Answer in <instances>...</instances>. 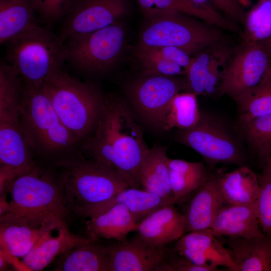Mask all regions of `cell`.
Returning a JSON list of instances; mask_svg holds the SVG:
<instances>
[{
    "mask_svg": "<svg viewBox=\"0 0 271 271\" xmlns=\"http://www.w3.org/2000/svg\"><path fill=\"white\" fill-rule=\"evenodd\" d=\"M271 58V37L265 41L259 43Z\"/></svg>",
    "mask_w": 271,
    "mask_h": 271,
    "instance_id": "cell-39",
    "label": "cell"
},
{
    "mask_svg": "<svg viewBox=\"0 0 271 271\" xmlns=\"http://www.w3.org/2000/svg\"><path fill=\"white\" fill-rule=\"evenodd\" d=\"M219 174H209L194 192L184 213L186 231L209 229L220 209L225 205L218 183Z\"/></svg>",
    "mask_w": 271,
    "mask_h": 271,
    "instance_id": "cell-18",
    "label": "cell"
},
{
    "mask_svg": "<svg viewBox=\"0 0 271 271\" xmlns=\"http://www.w3.org/2000/svg\"><path fill=\"white\" fill-rule=\"evenodd\" d=\"M260 190L256 201L259 224L262 232L271 236V179L258 175Z\"/></svg>",
    "mask_w": 271,
    "mask_h": 271,
    "instance_id": "cell-37",
    "label": "cell"
},
{
    "mask_svg": "<svg viewBox=\"0 0 271 271\" xmlns=\"http://www.w3.org/2000/svg\"><path fill=\"white\" fill-rule=\"evenodd\" d=\"M220 117L201 112L197 124L188 129L180 130L177 140L195 151L211 165H246L243 141L236 129L234 131Z\"/></svg>",
    "mask_w": 271,
    "mask_h": 271,
    "instance_id": "cell-9",
    "label": "cell"
},
{
    "mask_svg": "<svg viewBox=\"0 0 271 271\" xmlns=\"http://www.w3.org/2000/svg\"><path fill=\"white\" fill-rule=\"evenodd\" d=\"M128 0H79L65 17L59 37L91 32L108 26L130 12Z\"/></svg>",
    "mask_w": 271,
    "mask_h": 271,
    "instance_id": "cell-12",
    "label": "cell"
},
{
    "mask_svg": "<svg viewBox=\"0 0 271 271\" xmlns=\"http://www.w3.org/2000/svg\"><path fill=\"white\" fill-rule=\"evenodd\" d=\"M81 150L85 158L117 170L130 187L142 188L140 171L150 148L141 127L121 97L105 95L95 128L81 144Z\"/></svg>",
    "mask_w": 271,
    "mask_h": 271,
    "instance_id": "cell-1",
    "label": "cell"
},
{
    "mask_svg": "<svg viewBox=\"0 0 271 271\" xmlns=\"http://www.w3.org/2000/svg\"><path fill=\"white\" fill-rule=\"evenodd\" d=\"M79 0H32L41 19L51 25L65 18Z\"/></svg>",
    "mask_w": 271,
    "mask_h": 271,
    "instance_id": "cell-35",
    "label": "cell"
},
{
    "mask_svg": "<svg viewBox=\"0 0 271 271\" xmlns=\"http://www.w3.org/2000/svg\"><path fill=\"white\" fill-rule=\"evenodd\" d=\"M271 64V58L259 43L242 44L223 69L216 96L232 99L254 86Z\"/></svg>",
    "mask_w": 271,
    "mask_h": 271,
    "instance_id": "cell-11",
    "label": "cell"
},
{
    "mask_svg": "<svg viewBox=\"0 0 271 271\" xmlns=\"http://www.w3.org/2000/svg\"><path fill=\"white\" fill-rule=\"evenodd\" d=\"M71 233L64 220L45 234L23 258L24 269L39 271L46 267L60 254L73 247L90 240Z\"/></svg>",
    "mask_w": 271,
    "mask_h": 271,
    "instance_id": "cell-19",
    "label": "cell"
},
{
    "mask_svg": "<svg viewBox=\"0 0 271 271\" xmlns=\"http://www.w3.org/2000/svg\"><path fill=\"white\" fill-rule=\"evenodd\" d=\"M138 224L127 207L117 203L86 222L88 237L96 241L102 239L121 241L127 239Z\"/></svg>",
    "mask_w": 271,
    "mask_h": 271,
    "instance_id": "cell-21",
    "label": "cell"
},
{
    "mask_svg": "<svg viewBox=\"0 0 271 271\" xmlns=\"http://www.w3.org/2000/svg\"><path fill=\"white\" fill-rule=\"evenodd\" d=\"M146 19L139 47H175L192 55L224 41L222 29L180 12H168Z\"/></svg>",
    "mask_w": 271,
    "mask_h": 271,
    "instance_id": "cell-7",
    "label": "cell"
},
{
    "mask_svg": "<svg viewBox=\"0 0 271 271\" xmlns=\"http://www.w3.org/2000/svg\"><path fill=\"white\" fill-rule=\"evenodd\" d=\"M21 123L36 161L61 168L85 158L80 142L63 124L42 85L23 81Z\"/></svg>",
    "mask_w": 271,
    "mask_h": 271,
    "instance_id": "cell-2",
    "label": "cell"
},
{
    "mask_svg": "<svg viewBox=\"0 0 271 271\" xmlns=\"http://www.w3.org/2000/svg\"><path fill=\"white\" fill-rule=\"evenodd\" d=\"M261 175L271 179V156L263 163V169Z\"/></svg>",
    "mask_w": 271,
    "mask_h": 271,
    "instance_id": "cell-38",
    "label": "cell"
},
{
    "mask_svg": "<svg viewBox=\"0 0 271 271\" xmlns=\"http://www.w3.org/2000/svg\"><path fill=\"white\" fill-rule=\"evenodd\" d=\"M270 1H271V0H270Z\"/></svg>",
    "mask_w": 271,
    "mask_h": 271,
    "instance_id": "cell-40",
    "label": "cell"
},
{
    "mask_svg": "<svg viewBox=\"0 0 271 271\" xmlns=\"http://www.w3.org/2000/svg\"><path fill=\"white\" fill-rule=\"evenodd\" d=\"M175 205L165 206L146 218L138 224L134 238L152 247H166L179 239L186 233L185 218Z\"/></svg>",
    "mask_w": 271,
    "mask_h": 271,
    "instance_id": "cell-17",
    "label": "cell"
},
{
    "mask_svg": "<svg viewBox=\"0 0 271 271\" xmlns=\"http://www.w3.org/2000/svg\"><path fill=\"white\" fill-rule=\"evenodd\" d=\"M6 58L24 82L41 85L62 69L66 61L64 41L36 25L7 42Z\"/></svg>",
    "mask_w": 271,
    "mask_h": 271,
    "instance_id": "cell-6",
    "label": "cell"
},
{
    "mask_svg": "<svg viewBox=\"0 0 271 271\" xmlns=\"http://www.w3.org/2000/svg\"><path fill=\"white\" fill-rule=\"evenodd\" d=\"M242 44L261 43L271 37V1L258 0L246 12L242 25Z\"/></svg>",
    "mask_w": 271,
    "mask_h": 271,
    "instance_id": "cell-33",
    "label": "cell"
},
{
    "mask_svg": "<svg viewBox=\"0 0 271 271\" xmlns=\"http://www.w3.org/2000/svg\"><path fill=\"white\" fill-rule=\"evenodd\" d=\"M235 271H271V236L227 239Z\"/></svg>",
    "mask_w": 271,
    "mask_h": 271,
    "instance_id": "cell-22",
    "label": "cell"
},
{
    "mask_svg": "<svg viewBox=\"0 0 271 271\" xmlns=\"http://www.w3.org/2000/svg\"><path fill=\"white\" fill-rule=\"evenodd\" d=\"M146 18L171 11L180 12L233 32L236 25L219 12L199 7L189 0H136Z\"/></svg>",
    "mask_w": 271,
    "mask_h": 271,
    "instance_id": "cell-25",
    "label": "cell"
},
{
    "mask_svg": "<svg viewBox=\"0 0 271 271\" xmlns=\"http://www.w3.org/2000/svg\"><path fill=\"white\" fill-rule=\"evenodd\" d=\"M232 99L238 110L237 120L252 119L271 113V64L257 84Z\"/></svg>",
    "mask_w": 271,
    "mask_h": 271,
    "instance_id": "cell-30",
    "label": "cell"
},
{
    "mask_svg": "<svg viewBox=\"0 0 271 271\" xmlns=\"http://www.w3.org/2000/svg\"><path fill=\"white\" fill-rule=\"evenodd\" d=\"M179 203L175 199H168L144 189L129 187L117 194L111 200L96 209L90 218L101 213L116 204H124L139 224L156 210Z\"/></svg>",
    "mask_w": 271,
    "mask_h": 271,
    "instance_id": "cell-26",
    "label": "cell"
},
{
    "mask_svg": "<svg viewBox=\"0 0 271 271\" xmlns=\"http://www.w3.org/2000/svg\"><path fill=\"white\" fill-rule=\"evenodd\" d=\"M168 160L166 147L156 145L150 149L141 167L140 183L143 189L177 200L172 190Z\"/></svg>",
    "mask_w": 271,
    "mask_h": 271,
    "instance_id": "cell-27",
    "label": "cell"
},
{
    "mask_svg": "<svg viewBox=\"0 0 271 271\" xmlns=\"http://www.w3.org/2000/svg\"><path fill=\"white\" fill-rule=\"evenodd\" d=\"M32 0H0V44H5L35 25Z\"/></svg>",
    "mask_w": 271,
    "mask_h": 271,
    "instance_id": "cell-28",
    "label": "cell"
},
{
    "mask_svg": "<svg viewBox=\"0 0 271 271\" xmlns=\"http://www.w3.org/2000/svg\"><path fill=\"white\" fill-rule=\"evenodd\" d=\"M185 80L175 76L144 75L126 88L135 110L149 125L161 129L166 111L173 97L184 90Z\"/></svg>",
    "mask_w": 271,
    "mask_h": 271,
    "instance_id": "cell-10",
    "label": "cell"
},
{
    "mask_svg": "<svg viewBox=\"0 0 271 271\" xmlns=\"http://www.w3.org/2000/svg\"><path fill=\"white\" fill-rule=\"evenodd\" d=\"M90 240L79 244L59 255L53 270L57 271H111L105 245Z\"/></svg>",
    "mask_w": 271,
    "mask_h": 271,
    "instance_id": "cell-23",
    "label": "cell"
},
{
    "mask_svg": "<svg viewBox=\"0 0 271 271\" xmlns=\"http://www.w3.org/2000/svg\"><path fill=\"white\" fill-rule=\"evenodd\" d=\"M65 199L71 212L89 218L100 206L130 187L115 169L84 158L59 168Z\"/></svg>",
    "mask_w": 271,
    "mask_h": 271,
    "instance_id": "cell-5",
    "label": "cell"
},
{
    "mask_svg": "<svg viewBox=\"0 0 271 271\" xmlns=\"http://www.w3.org/2000/svg\"><path fill=\"white\" fill-rule=\"evenodd\" d=\"M206 9L218 12L227 19L243 25L246 12L242 0H189Z\"/></svg>",
    "mask_w": 271,
    "mask_h": 271,
    "instance_id": "cell-36",
    "label": "cell"
},
{
    "mask_svg": "<svg viewBox=\"0 0 271 271\" xmlns=\"http://www.w3.org/2000/svg\"><path fill=\"white\" fill-rule=\"evenodd\" d=\"M172 190L179 203L200 187L209 176L203 162H189L169 158Z\"/></svg>",
    "mask_w": 271,
    "mask_h": 271,
    "instance_id": "cell-29",
    "label": "cell"
},
{
    "mask_svg": "<svg viewBox=\"0 0 271 271\" xmlns=\"http://www.w3.org/2000/svg\"><path fill=\"white\" fill-rule=\"evenodd\" d=\"M0 216L1 246L16 258H23L45 234L63 220L35 219L9 212Z\"/></svg>",
    "mask_w": 271,
    "mask_h": 271,
    "instance_id": "cell-14",
    "label": "cell"
},
{
    "mask_svg": "<svg viewBox=\"0 0 271 271\" xmlns=\"http://www.w3.org/2000/svg\"><path fill=\"white\" fill-rule=\"evenodd\" d=\"M219 186L226 205H246L255 203L259 194L258 175L247 165L219 174Z\"/></svg>",
    "mask_w": 271,
    "mask_h": 271,
    "instance_id": "cell-24",
    "label": "cell"
},
{
    "mask_svg": "<svg viewBox=\"0 0 271 271\" xmlns=\"http://www.w3.org/2000/svg\"><path fill=\"white\" fill-rule=\"evenodd\" d=\"M259 225L255 202L246 205L225 204L209 229L217 237L250 238L264 234Z\"/></svg>",
    "mask_w": 271,
    "mask_h": 271,
    "instance_id": "cell-20",
    "label": "cell"
},
{
    "mask_svg": "<svg viewBox=\"0 0 271 271\" xmlns=\"http://www.w3.org/2000/svg\"><path fill=\"white\" fill-rule=\"evenodd\" d=\"M235 128L250 152L262 164L271 156V113L237 120Z\"/></svg>",
    "mask_w": 271,
    "mask_h": 271,
    "instance_id": "cell-31",
    "label": "cell"
},
{
    "mask_svg": "<svg viewBox=\"0 0 271 271\" xmlns=\"http://www.w3.org/2000/svg\"><path fill=\"white\" fill-rule=\"evenodd\" d=\"M111 271L157 270L165 260L166 247L146 245L133 238L105 245Z\"/></svg>",
    "mask_w": 271,
    "mask_h": 271,
    "instance_id": "cell-16",
    "label": "cell"
},
{
    "mask_svg": "<svg viewBox=\"0 0 271 271\" xmlns=\"http://www.w3.org/2000/svg\"><path fill=\"white\" fill-rule=\"evenodd\" d=\"M125 42L124 28L117 21L91 32L67 38L64 41L66 60L85 73L103 74L119 60Z\"/></svg>",
    "mask_w": 271,
    "mask_h": 271,
    "instance_id": "cell-8",
    "label": "cell"
},
{
    "mask_svg": "<svg viewBox=\"0 0 271 271\" xmlns=\"http://www.w3.org/2000/svg\"><path fill=\"white\" fill-rule=\"evenodd\" d=\"M197 96L188 91L177 93L166 111L162 129L169 130L177 128L186 130L196 125L201 113L198 108Z\"/></svg>",
    "mask_w": 271,
    "mask_h": 271,
    "instance_id": "cell-32",
    "label": "cell"
},
{
    "mask_svg": "<svg viewBox=\"0 0 271 271\" xmlns=\"http://www.w3.org/2000/svg\"><path fill=\"white\" fill-rule=\"evenodd\" d=\"M231 50L222 43L195 54L187 68L184 90L196 95L216 96Z\"/></svg>",
    "mask_w": 271,
    "mask_h": 271,
    "instance_id": "cell-13",
    "label": "cell"
},
{
    "mask_svg": "<svg viewBox=\"0 0 271 271\" xmlns=\"http://www.w3.org/2000/svg\"><path fill=\"white\" fill-rule=\"evenodd\" d=\"M1 213H12L38 220H65L71 213L65 199L59 168L37 161L16 177L1 194Z\"/></svg>",
    "mask_w": 271,
    "mask_h": 271,
    "instance_id": "cell-3",
    "label": "cell"
},
{
    "mask_svg": "<svg viewBox=\"0 0 271 271\" xmlns=\"http://www.w3.org/2000/svg\"><path fill=\"white\" fill-rule=\"evenodd\" d=\"M42 86L63 124L81 144L95 128L105 95L93 83L81 81L63 69Z\"/></svg>",
    "mask_w": 271,
    "mask_h": 271,
    "instance_id": "cell-4",
    "label": "cell"
},
{
    "mask_svg": "<svg viewBox=\"0 0 271 271\" xmlns=\"http://www.w3.org/2000/svg\"><path fill=\"white\" fill-rule=\"evenodd\" d=\"M173 250L194 264L217 269L223 266L235 271L230 250L209 229L184 234L175 241Z\"/></svg>",
    "mask_w": 271,
    "mask_h": 271,
    "instance_id": "cell-15",
    "label": "cell"
},
{
    "mask_svg": "<svg viewBox=\"0 0 271 271\" xmlns=\"http://www.w3.org/2000/svg\"><path fill=\"white\" fill-rule=\"evenodd\" d=\"M137 55L144 75L176 76L185 74L184 68L161 56L154 47L138 46Z\"/></svg>",
    "mask_w": 271,
    "mask_h": 271,
    "instance_id": "cell-34",
    "label": "cell"
}]
</instances>
